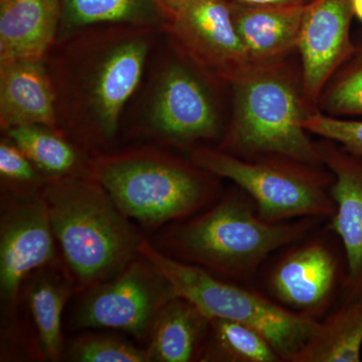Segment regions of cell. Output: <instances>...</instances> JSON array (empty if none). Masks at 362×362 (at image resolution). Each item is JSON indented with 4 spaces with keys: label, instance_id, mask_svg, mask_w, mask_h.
<instances>
[{
    "label": "cell",
    "instance_id": "6da1fadb",
    "mask_svg": "<svg viewBox=\"0 0 362 362\" xmlns=\"http://www.w3.org/2000/svg\"><path fill=\"white\" fill-rule=\"evenodd\" d=\"M151 35L150 28L132 26L66 39L71 40L49 71L58 120L86 141L113 139L141 82Z\"/></svg>",
    "mask_w": 362,
    "mask_h": 362
},
{
    "label": "cell",
    "instance_id": "7a4b0ae2",
    "mask_svg": "<svg viewBox=\"0 0 362 362\" xmlns=\"http://www.w3.org/2000/svg\"><path fill=\"white\" fill-rule=\"evenodd\" d=\"M40 192L78 291L115 277L141 255L144 238L90 175L49 178Z\"/></svg>",
    "mask_w": 362,
    "mask_h": 362
},
{
    "label": "cell",
    "instance_id": "3957f363",
    "mask_svg": "<svg viewBox=\"0 0 362 362\" xmlns=\"http://www.w3.org/2000/svg\"><path fill=\"white\" fill-rule=\"evenodd\" d=\"M254 204L242 194H228L202 213L169 226L156 247L216 277L249 280L272 252L296 244L319 220L271 223L259 216Z\"/></svg>",
    "mask_w": 362,
    "mask_h": 362
},
{
    "label": "cell",
    "instance_id": "277c9868",
    "mask_svg": "<svg viewBox=\"0 0 362 362\" xmlns=\"http://www.w3.org/2000/svg\"><path fill=\"white\" fill-rule=\"evenodd\" d=\"M233 86V117L223 149L240 157L279 156L322 165L318 144L303 126L316 110L300 76L284 59L255 66Z\"/></svg>",
    "mask_w": 362,
    "mask_h": 362
},
{
    "label": "cell",
    "instance_id": "5b68a950",
    "mask_svg": "<svg viewBox=\"0 0 362 362\" xmlns=\"http://www.w3.org/2000/svg\"><path fill=\"white\" fill-rule=\"evenodd\" d=\"M90 176L131 220L146 228L189 218L213 201L214 176L204 169L153 150L99 157Z\"/></svg>",
    "mask_w": 362,
    "mask_h": 362
},
{
    "label": "cell",
    "instance_id": "8992f818",
    "mask_svg": "<svg viewBox=\"0 0 362 362\" xmlns=\"http://www.w3.org/2000/svg\"><path fill=\"white\" fill-rule=\"evenodd\" d=\"M141 254L168 279L178 297L194 303L209 319L237 321L258 330L283 361L292 362L318 325L319 321L288 310L261 293L173 258L145 239Z\"/></svg>",
    "mask_w": 362,
    "mask_h": 362
},
{
    "label": "cell",
    "instance_id": "52a82bcc",
    "mask_svg": "<svg viewBox=\"0 0 362 362\" xmlns=\"http://www.w3.org/2000/svg\"><path fill=\"white\" fill-rule=\"evenodd\" d=\"M190 159L216 177L233 181L271 223L332 216V175L288 157H240L223 149L197 148Z\"/></svg>",
    "mask_w": 362,
    "mask_h": 362
},
{
    "label": "cell",
    "instance_id": "ba28073f",
    "mask_svg": "<svg viewBox=\"0 0 362 362\" xmlns=\"http://www.w3.org/2000/svg\"><path fill=\"white\" fill-rule=\"evenodd\" d=\"M71 315L75 329L108 328L148 340L162 309L177 297L168 278L140 255L110 280L84 290Z\"/></svg>",
    "mask_w": 362,
    "mask_h": 362
},
{
    "label": "cell",
    "instance_id": "9c48e42d",
    "mask_svg": "<svg viewBox=\"0 0 362 362\" xmlns=\"http://www.w3.org/2000/svg\"><path fill=\"white\" fill-rule=\"evenodd\" d=\"M143 120L151 134L182 146L220 134V115L213 94L204 74L189 61H169L156 74Z\"/></svg>",
    "mask_w": 362,
    "mask_h": 362
},
{
    "label": "cell",
    "instance_id": "30bf717a",
    "mask_svg": "<svg viewBox=\"0 0 362 362\" xmlns=\"http://www.w3.org/2000/svg\"><path fill=\"white\" fill-rule=\"evenodd\" d=\"M2 199L0 299L4 316L13 317L23 283L35 271L59 259L49 211L40 192Z\"/></svg>",
    "mask_w": 362,
    "mask_h": 362
},
{
    "label": "cell",
    "instance_id": "8fae6325",
    "mask_svg": "<svg viewBox=\"0 0 362 362\" xmlns=\"http://www.w3.org/2000/svg\"><path fill=\"white\" fill-rule=\"evenodd\" d=\"M183 56L204 75L235 84L255 66L225 0H187L170 21Z\"/></svg>",
    "mask_w": 362,
    "mask_h": 362
},
{
    "label": "cell",
    "instance_id": "7c38bea8",
    "mask_svg": "<svg viewBox=\"0 0 362 362\" xmlns=\"http://www.w3.org/2000/svg\"><path fill=\"white\" fill-rule=\"evenodd\" d=\"M344 280L334 250L314 239L291 247L278 259L267 278V289L288 310L319 321Z\"/></svg>",
    "mask_w": 362,
    "mask_h": 362
},
{
    "label": "cell",
    "instance_id": "4fadbf2b",
    "mask_svg": "<svg viewBox=\"0 0 362 362\" xmlns=\"http://www.w3.org/2000/svg\"><path fill=\"white\" fill-rule=\"evenodd\" d=\"M351 0H315L305 13L297 51L307 103L317 109L331 78L354 54Z\"/></svg>",
    "mask_w": 362,
    "mask_h": 362
},
{
    "label": "cell",
    "instance_id": "5bb4252c",
    "mask_svg": "<svg viewBox=\"0 0 362 362\" xmlns=\"http://www.w3.org/2000/svg\"><path fill=\"white\" fill-rule=\"evenodd\" d=\"M323 140L317 144L321 163L332 175L330 194L335 204L329 228L344 249L346 277L342 300L349 302L362 295V156Z\"/></svg>",
    "mask_w": 362,
    "mask_h": 362
},
{
    "label": "cell",
    "instance_id": "9a60e30c",
    "mask_svg": "<svg viewBox=\"0 0 362 362\" xmlns=\"http://www.w3.org/2000/svg\"><path fill=\"white\" fill-rule=\"evenodd\" d=\"M57 94L42 61L0 63V125L2 130L21 125L58 129Z\"/></svg>",
    "mask_w": 362,
    "mask_h": 362
},
{
    "label": "cell",
    "instance_id": "2e32d148",
    "mask_svg": "<svg viewBox=\"0 0 362 362\" xmlns=\"http://www.w3.org/2000/svg\"><path fill=\"white\" fill-rule=\"evenodd\" d=\"M61 16L62 0H0V63L44 61Z\"/></svg>",
    "mask_w": 362,
    "mask_h": 362
},
{
    "label": "cell",
    "instance_id": "e0dca14e",
    "mask_svg": "<svg viewBox=\"0 0 362 362\" xmlns=\"http://www.w3.org/2000/svg\"><path fill=\"white\" fill-rule=\"evenodd\" d=\"M235 30L257 65L283 61L297 49L308 6H247L228 4Z\"/></svg>",
    "mask_w": 362,
    "mask_h": 362
},
{
    "label": "cell",
    "instance_id": "ac0fdd59",
    "mask_svg": "<svg viewBox=\"0 0 362 362\" xmlns=\"http://www.w3.org/2000/svg\"><path fill=\"white\" fill-rule=\"evenodd\" d=\"M28 278L25 296L37 331L40 356L47 361H59L64 354L62 315L71 294L77 291L75 280L59 259Z\"/></svg>",
    "mask_w": 362,
    "mask_h": 362
},
{
    "label": "cell",
    "instance_id": "d6986e66",
    "mask_svg": "<svg viewBox=\"0 0 362 362\" xmlns=\"http://www.w3.org/2000/svg\"><path fill=\"white\" fill-rule=\"evenodd\" d=\"M211 329V319L182 297H175L153 324L147 352L150 361H201Z\"/></svg>",
    "mask_w": 362,
    "mask_h": 362
},
{
    "label": "cell",
    "instance_id": "ffe728a7",
    "mask_svg": "<svg viewBox=\"0 0 362 362\" xmlns=\"http://www.w3.org/2000/svg\"><path fill=\"white\" fill-rule=\"evenodd\" d=\"M168 20L156 0H62L58 42L92 25L117 23L151 28L166 25Z\"/></svg>",
    "mask_w": 362,
    "mask_h": 362
},
{
    "label": "cell",
    "instance_id": "44dd1931",
    "mask_svg": "<svg viewBox=\"0 0 362 362\" xmlns=\"http://www.w3.org/2000/svg\"><path fill=\"white\" fill-rule=\"evenodd\" d=\"M361 349L362 295L319 321L292 362H358Z\"/></svg>",
    "mask_w": 362,
    "mask_h": 362
},
{
    "label": "cell",
    "instance_id": "7402d4cb",
    "mask_svg": "<svg viewBox=\"0 0 362 362\" xmlns=\"http://www.w3.org/2000/svg\"><path fill=\"white\" fill-rule=\"evenodd\" d=\"M4 132L47 178L90 175L78 150L59 130L42 125H21Z\"/></svg>",
    "mask_w": 362,
    "mask_h": 362
},
{
    "label": "cell",
    "instance_id": "603a6c76",
    "mask_svg": "<svg viewBox=\"0 0 362 362\" xmlns=\"http://www.w3.org/2000/svg\"><path fill=\"white\" fill-rule=\"evenodd\" d=\"M201 361H283L268 339L258 330L237 321L213 318Z\"/></svg>",
    "mask_w": 362,
    "mask_h": 362
},
{
    "label": "cell",
    "instance_id": "cb8c5ba5",
    "mask_svg": "<svg viewBox=\"0 0 362 362\" xmlns=\"http://www.w3.org/2000/svg\"><path fill=\"white\" fill-rule=\"evenodd\" d=\"M317 110L338 118L362 117V42L326 86Z\"/></svg>",
    "mask_w": 362,
    "mask_h": 362
},
{
    "label": "cell",
    "instance_id": "d4e9b609",
    "mask_svg": "<svg viewBox=\"0 0 362 362\" xmlns=\"http://www.w3.org/2000/svg\"><path fill=\"white\" fill-rule=\"evenodd\" d=\"M75 362H151L147 349H139L122 337L87 334L74 338L64 350Z\"/></svg>",
    "mask_w": 362,
    "mask_h": 362
},
{
    "label": "cell",
    "instance_id": "484cf974",
    "mask_svg": "<svg viewBox=\"0 0 362 362\" xmlns=\"http://www.w3.org/2000/svg\"><path fill=\"white\" fill-rule=\"evenodd\" d=\"M303 126L309 134L330 140L362 156V120L338 118L314 110L306 116Z\"/></svg>",
    "mask_w": 362,
    "mask_h": 362
},
{
    "label": "cell",
    "instance_id": "4316f807",
    "mask_svg": "<svg viewBox=\"0 0 362 362\" xmlns=\"http://www.w3.org/2000/svg\"><path fill=\"white\" fill-rule=\"evenodd\" d=\"M0 175L2 182L21 189L25 188L26 192L33 188L42 189L49 180L8 138L0 143Z\"/></svg>",
    "mask_w": 362,
    "mask_h": 362
},
{
    "label": "cell",
    "instance_id": "83f0119b",
    "mask_svg": "<svg viewBox=\"0 0 362 362\" xmlns=\"http://www.w3.org/2000/svg\"><path fill=\"white\" fill-rule=\"evenodd\" d=\"M228 4L247 6H308L315 0H225Z\"/></svg>",
    "mask_w": 362,
    "mask_h": 362
},
{
    "label": "cell",
    "instance_id": "f1b7e54d",
    "mask_svg": "<svg viewBox=\"0 0 362 362\" xmlns=\"http://www.w3.org/2000/svg\"><path fill=\"white\" fill-rule=\"evenodd\" d=\"M156 2L163 9L164 13L168 14L169 21H171L180 13L187 0H156Z\"/></svg>",
    "mask_w": 362,
    "mask_h": 362
},
{
    "label": "cell",
    "instance_id": "f546056e",
    "mask_svg": "<svg viewBox=\"0 0 362 362\" xmlns=\"http://www.w3.org/2000/svg\"><path fill=\"white\" fill-rule=\"evenodd\" d=\"M351 6L354 18L362 23V0H351Z\"/></svg>",
    "mask_w": 362,
    "mask_h": 362
}]
</instances>
